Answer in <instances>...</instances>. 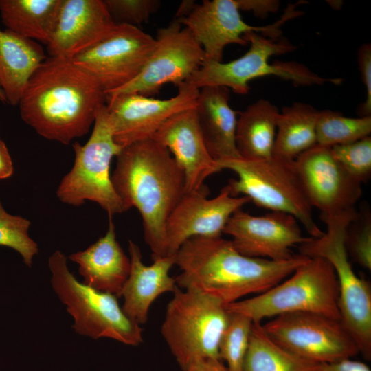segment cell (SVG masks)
<instances>
[{
	"mask_svg": "<svg viewBox=\"0 0 371 371\" xmlns=\"http://www.w3.org/2000/svg\"><path fill=\"white\" fill-rule=\"evenodd\" d=\"M294 164L311 206L321 215L355 208L362 194L361 184L337 161L330 147L317 144L300 154Z\"/></svg>",
	"mask_w": 371,
	"mask_h": 371,
	"instance_id": "cell-16",
	"label": "cell"
},
{
	"mask_svg": "<svg viewBox=\"0 0 371 371\" xmlns=\"http://www.w3.org/2000/svg\"><path fill=\"white\" fill-rule=\"evenodd\" d=\"M155 38V49L139 75L106 95L136 93L152 97L166 84L178 87L187 82L205 59L201 46L175 19L157 30Z\"/></svg>",
	"mask_w": 371,
	"mask_h": 371,
	"instance_id": "cell-14",
	"label": "cell"
},
{
	"mask_svg": "<svg viewBox=\"0 0 371 371\" xmlns=\"http://www.w3.org/2000/svg\"><path fill=\"white\" fill-rule=\"evenodd\" d=\"M30 225L28 219L6 212L0 201V245L16 251L29 267L38 251L36 243L28 234Z\"/></svg>",
	"mask_w": 371,
	"mask_h": 371,
	"instance_id": "cell-31",
	"label": "cell"
},
{
	"mask_svg": "<svg viewBox=\"0 0 371 371\" xmlns=\"http://www.w3.org/2000/svg\"><path fill=\"white\" fill-rule=\"evenodd\" d=\"M230 90L222 86L199 89L195 111L208 152L216 161L240 158L236 145L238 114L229 105Z\"/></svg>",
	"mask_w": 371,
	"mask_h": 371,
	"instance_id": "cell-23",
	"label": "cell"
},
{
	"mask_svg": "<svg viewBox=\"0 0 371 371\" xmlns=\"http://www.w3.org/2000/svg\"><path fill=\"white\" fill-rule=\"evenodd\" d=\"M229 313L228 324L219 344V357L226 362L229 371H243L253 321L243 314Z\"/></svg>",
	"mask_w": 371,
	"mask_h": 371,
	"instance_id": "cell-30",
	"label": "cell"
},
{
	"mask_svg": "<svg viewBox=\"0 0 371 371\" xmlns=\"http://www.w3.org/2000/svg\"><path fill=\"white\" fill-rule=\"evenodd\" d=\"M108 229L84 251L69 256L77 263L83 283L97 291L120 297L131 269V261L116 239L115 225L109 216Z\"/></svg>",
	"mask_w": 371,
	"mask_h": 371,
	"instance_id": "cell-22",
	"label": "cell"
},
{
	"mask_svg": "<svg viewBox=\"0 0 371 371\" xmlns=\"http://www.w3.org/2000/svg\"><path fill=\"white\" fill-rule=\"evenodd\" d=\"M151 139L166 147L183 169L186 192L199 190L209 176L221 171L207 150L195 109L170 117Z\"/></svg>",
	"mask_w": 371,
	"mask_h": 371,
	"instance_id": "cell-20",
	"label": "cell"
},
{
	"mask_svg": "<svg viewBox=\"0 0 371 371\" xmlns=\"http://www.w3.org/2000/svg\"><path fill=\"white\" fill-rule=\"evenodd\" d=\"M337 161L357 182H367L371 175V137L330 147Z\"/></svg>",
	"mask_w": 371,
	"mask_h": 371,
	"instance_id": "cell-32",
	"label": "cell"
},
{
	"mask_svg": "<svg viewBox=\"0 0 371 371\" xmlns=\"http://www.w3.org/2000/svg\"><path fill=\"white\" fill-rule=\"evenodd\" d=\"M73 148L74 165L57 188L58 199L73 206L91 201L111 216L128 210L117 193L110 173L111 160L122 148L114 139L106 104L97 112L87 142L83 145L75 142Z\"/></svg>",
	"mask_w": 371,
	"mask_h": 371,
	"instance_id": "cell-9",
	"label": "cell"
},
{
	"mask_svg": "<svg viewBox=\"0 0 371 371\" xmlns=\"http://www.w3.org/2000/svg\"><path fill=\"white\" fill-rule=\"evenodd\" d=\"M290 276L257 296L227 304V310L260 323L266 318L293 312L318 313L341 320L338 282L328 260L309 258Z\"/></svg>",
	"mask_w": 371,
	"mask_h": 371,
	"instance_id": "cell-6",
	"label": "cell"
},
{
	"mask_svg": "<svg viewBox=\"0 0 371 371\" xmlns=\"http://www.w3.org/2000/svg\"><path fill=\"white\" fill-rule=\"evenodd\" d=\"M115 24L137 27L159 8V0H104Z\"/></svg>",
	"mask_w": 371,
	"mask_h": 371,
	"instance_id": "cell-34",
	"label": "cell"
},
{
	"mask_svg": "<svg viewBox=\"0 0 371 371\" xmlns=\"http://www.w3.org/2000/svg\"><path fill=\"white\" fill-rule=\"evenodd\" d=\"M155 44V38L138 27L116 24L104 38L71 60L93 76L107 94L139 75Z\"/></svg>",
	"mask_w": 371,
	"mask_h": 371,
	"instance_id": "cell-13",
	"label": "cell"
},
{
	"mask_svg": "<svg viewBox=\"0 0 371 371\" xmlns=\"http://www.w3.org/2000/svg\"><path fill=\"white\" fill-rule=\"evenodd\" d=\"M280 113L271 102L260 99L238 113L236 145L241 158L272 157Z\"/></svg>",
	"mask_w": 371,
	"mask_h": 371,
	"instance_id": "cell-25",
	"label": "cell"
},
{
	"mask_svg": "<svg viewBox=\"0 0 371 371\" xmlns=\"http://www.w3.org/2000/svg\"><path fill=\"white\" fill-rule=\"evenodd\" d=\"M318 113L314 107L302 102L284 107L278 121L273 155L294 161L317 144Z\"/></svg>",
	"mask_w": 371,
	"mask_h": 371,
	"instance_id": "cell-27",
	"label": "cell"
},
{
	"mask_svg": "<svg viewBox=\"0 0 371 371\" xmlns=\"http://www.w3.org/2000/svg\"><path fill=\"white\" fill-rule=\"evenodd\" d=\"M243 38L250 45L244 55L228 63L205 60L186 82L199 89L207 86L225 87L236 93L244 95L249 91L251 80L267 76H277L302 86L339 85L342 82L339 78L322 77L302 63H270L271 56L297 48L286 38L273 39L255 32L245 34Z\"/></svg>",
	"mask_w": 371,
	"mask_h": 371,
	"instance_id": "cell-7",
	"label": "cell"
},
{
	"mask_svg": "<svg viewBox=\"0 0 371 371\" xmlns=\"http://www.w3.org/2000/svg\"><path fill=\"white\" fill-rule=\"evenodd\" d=\"M208 194L205 185L186 192L170 215L166 227L168 256H175L191 238L221 237L232 215L251 201L246 196H232L226 186L212 199Z\"/></svg>",
	"mask_w": 371,
	"mask_h": 371,
	"instance_id": "cell-17",
	"label": "cell"
},
{
	"mask_svg": "<svg viewBox=\"0 0 371 371\" xmlns=\"http://www.w3.org/2000/svg\"><path fill=\"white\" fill-rule=\"evenodd\" d=\"M346 246L355 260L371 269V214L362 209L349 223L346 234Z\"/></svg>",
	"mask_w": 371,
	"mask_h": 371,
	"instance_id": "cell-33",
	"label": "cell"
},
{
	"mask_svg": "<svg viewBox=\"0 0 371 371\" xmlns=\"http://www.w3.org/2000/svg\"><path fill=\"white\" fill-rule=\"evenodd\" d=\"M116 158L113 186L128 209L140 214L152 260L168 256L166 227L186 193L183 169L151 138L122 148Z\"/></svg>",
	"mask_w": 371,
	"mask_h": 371,
	"instance_id": "cell-3",
	"label": "cell"
},
{
	"mask_svg": "<svg viewBox=\"0 0 371 371\" xmlns=\"http://www.w3.org/2000/svg\"><path fill=\"white\" fill-rule=\"evenodd\" d=\"M0 101L3 103H7L5 96L1 89H0Z\"/></svg>",
	"mask_w": 371,
	"mask_h": 371,
	"instance_id": "cell-41",
	"label": "cell"
},
{
	"mask_svg": "<svg viewBox=\"0 0 371 371\" xmlns=\"http://www.w3.org/2000/svg\"><path fill=\"white\" fill-rule=\"evenodd\" d=\"M371 133V116L349 117L331 110L319 111L316 123L317 144L332 147L348 144Z\"/></svg>",
	"mask_w": 371,
	"mask_h": 371,
	"instance_id": "cell-29",
	"label": "cell"
},
{
	"mask_svg": "<svg viewBox=\"0 0 371 371\" xmlns=\"http://www.w3.org/2000/svg\"><path fill=\"white\" fill-rule=\"evenodd\" d=\"M357 63L361 74V80L366 89V98L358 109L361 117L371 115V45L370 43L363 44L357 52Z\"/></svg>",
	"mask_w": 371,
	"mask_h": 371,
	"instance_id": "cell-35",
	"label": "cell"
},
{
	"mask_svg": "<svg viewBox=\"0 0 371 371\" xmlns=\"http://www.w3.org/2000/svg\"><path fill=\"white\" fill-rule=\"evenodd\" d=\"M239 10L249 11L258 17L264 18L276 12L280 5L278 0H236Z\"/></svg>",
	"mask_w": 371,
	"mask_h": 371,
	"instance_id": "cell-36",
	"label": "cell"
},
{
	"mask_svg": "<svg viewBox=\"0 0 371 371\" xmlns=\"http://www.w3.org/2000/svg\"><path fill=\"white\" fill-rule=\"evenodd\" d=\"M355 208L333 215H320L327 230L299 245L300 254L321 257L334 269L339 285L341 322L355 339L365 359H371V289L354 271L346 246L347 227L356 216Z\"/></svg>",
	"mask_w": 371,
	"mask_h": 371,
	"instance_id": "cell-4",
	"label": "cell"
},
{
	"mask_svg": "<svg viewBox=\"0 0 371 371\" xmlns=\"http://www.w3.org/2000/svg\"><path fill=\"white\" fill-rule=\"evenodd\" d=\"M220 170H231L237 179L226 185L233 196H246L258 207L294 216L311 237L324 234L313 216L311 206L294 161L272 155L267 159L236 158L216 161Z\"/></svg>",
	"mask_w": 371,
	"mask_h": 371,
	"instance_id": "cell-5",
	"label": "cell"
},
{
	"mask_svg": "<svg viewBox=\"0 0 371 371\" xmlns=\"http://www.w3.org/2000/svg\"><path fill=\"white\" fill-rule=\"evenodd\" d=\"M47 58L38 42L0 29V89L17 106L33 73Z\"/></svg>",
	"mask_w": 371,
	"mask_h": 371,
	"instance_id": "cell-24",
	"label": "cell"
},
{
	"mask_svg": "<svg viewBox=\"0 0 371 371\" xmlns=\"http://www.w3.org/2000/svg\"><path fill=\"white\" fill-rule=\"evenodd\" d=\"M243 371H321V363L295 355L275 342L253 322Z\"/></svg>",
	"mask_w": 371,
	"mask_h": 371,
	"instance_id": "cell-28",
	"label": "cell"
},
{
	"mask_svg": "<svg viewBox=\"0 0 371 371\" xmlns=\"http://www.w3.org/2000/svg\"><path fill=\"white\" fill-rule=\"evenodd\" d=\"M229 313L218 299L193 289L177 287L167 305L161 333L179 367L218 359V347Z\"/></svg>",
	"mask_w": 371,
	"mask_h": 371,
	"instance_id": "cell-8",
	"label": "cell"
},
{
	"mask_svg": "<svg viewBox=\"0 0 371 371\" xmlns=\"http://www.w3.org/2000/svg\"><path fill=\"white\" fill-rule=\"evenodd\" d=\"M128 252L131 269L120 294L124 297L122 309L133 322L144 324L153 302L163 293H173L177 287L175 279L169 275L175 256L159 258L146 265L139 247L131 240Z\"/></svg>",
	"mask_w": 371,
	"mask_h": 371,
	"instance_id": "cell-21",
	"label": "cell"
},
{
	"mask_svg": "<svg viewBox=\"0 0 371 371\" xmlns=\"http://www.w3.org/2000/svg\"><path fill=\"white\" fill-rule=\"evenodd\" d=\"M14 166L11 156L4 142L0 137V180L12 175Z\"/></svg>",
	"mask_w": 371,
	"mask_h": 371,
	"instance_id": "cell-39",
	"label": "cell"
},
{
	"mask_svg": "<svg viewBox=\"0 0 371 371\" xmlns=\"http://www.w3.org/2000/svg\"><path fill=\"white\" fill-rule=\"evenodd\" d=\"M60 0H0L6 29L45 45L52 34Z\"/></svg>",
	"mask_w": 371,
	"mask_h": 371,
	"instance_id": "cell-26",
	"label": "cell"
},
{
	"mask_svg": "<svg viewBox=\"0 0 371 371\" xmlns=\"http://www.w3.org/2000/svg\"><path fill=\"white\" fill-rule=\"evenodd\" d=\"M308 258L300 254L281 261L251 258L221 236L193 237L175 255V265L181 271L175 279L178 287L210 295L227 305L268 291Z\"/></svg>",
	"mask_w": 371,
	"mask_h": 371,
	"instance_id": "cell-2",
	"label": "cell"
},
{
	"mask_svg": "<svg viewBox=\"0 0 371 371\" xmlns=\"http://www.w3.org/2000/svg\"><path fill=\"white\" fill-rule=\"evenodd\" d=\"M321 371H371V370L365 363L350 358L332 363H321Z\"/></svg>",
	"mask_w": 371,
	"mask_h": 371,
	"instance_id": "cell-37",
	"label": "cell"
},
{
	"mask_svg": "<svg viewBox=\"0 0 371 371\" xmlns=\"http://www.w3.org/2000/svg\"><path fill=\"white\" fill-rule=\"evenodd\" d=\"M278 344L306 359L332 363L350 359L359 348L341 320L310 312L278 315L262 324Z\"/></svg>",
	"mask_w": 371,
	"mask_h": 371,
	"instance_id": "cell-11",
	"label": "cell"
},
{
	"mask_svg": "<svg viewBox=\"0 0 371 371\" xmlns=\"http://www.w3.org/2000/svg\"><path fill=\"white\" fill-rule=\"evenodd\" d=\"M186 371H229L221 359L205 358L192 363Z\"/></svg>",
	"mask_w": 371,
	"mask_h": 371,
	"instance_id": "cell-38",
	"label": "cell"
},
{
	"mask_svg": "<svg viewBox=\"0 0 371 371\" xmlns=\"http://www.w3.org/2000/svg\"><path fill=\"white\" fill-rule=\"evenodd\" d=\"M106 101L100 85L71 59L49 56L29 79L17 106L38 135L68 144L89 133Z\"/></svg>",
	"mask_w": 371,
	"mask_h": 371,
	"instance_id": "cell-1",
	"label": "cell"
},
{
	"mask_svg": "<svg viewBox=\"0 0 371 371\" xmlns=\"http://www.w3.org/2000/svg\"><path fill=\"white\" fill-rule=\"evenodd\" d=\"M223 233L232 236V245L241 254L276 261L295 254L291 248L308 241L302 234L297 220L291 214L271 212L254 216L240 209L226 224Z\"/></svg>",
	"mask_w": 371,
	"mask_h": 371,
	"instance_id": "cell-18",
	"label": "cell"
},
{
	"mask_svg": "<svg viewBox=\"0 0 371 371\" xmlns=\"http://www.w3.org/2000/svg\"><path fill=\"white\" fill-rule=\"evenodd\" d=\"M48 266L52 288L73 317L76 332L94 339L107 337L129 346L143 342L142 328L125 315L117 297L78 281L69 271L64 254L54 251Z\"/></svg>",
	"mask_w": 371,
	"mask_h": 371,
	"instance_id": "cell-10",
	"label": "cell"
},
{
	"mask_svg": "<svg viewBox=\"0 0 371 371\" xmlns=\"http://www.w3.org/2000/svg\"><path fill=\"white\" fill-rule=\"evenodd\" d=\"M115 25L103 0H60L46 45L48 54L73 59L104 38Z\"/></svg>",
	"mask_w": 371,
	"mask_h": 371,
	"instance_id": "cell-19",
	"label": "cell"
},
{
	"mask_svg": "<svg viewBox=\"0 0 371 371\" xmlns=\"http://www.w3.org/2000/svg\"><path fill=\"white\" fill-rule=\"evenodd\" d=\"M177 89V95L164 100L136 93L106 95L115 142L124 148L150 139L170 117L195 109L199 89L186 82Z\"/></svg>",
	"mask_w": 371,
	"mask_h": 371,
	"instance_id": "cell-15",
	"label": "cell"
},
{
	"mask_svg": "<svg viewBox=\"0 0 371 371\" xmlns=\"http://www.w3.org/2000/svg\"><path fill=\"white\" fill-rule=\"evenodd\" d=\"M299 4H289L278 21L265 26L246 23L236 0H204L195 3L186 16L175 20L187 28L201 46L205 60L222 62L224 49L228 45L249 44L243 38L247 32H258L273 39L282 37L281 27L302 14L295 10Z\"/></svg>",
	"mask_w": 371,
	"mask_h": 371,
	"instance_id": "cell-12",
	"label": "cell"
},
{
	"mask_svg": "<svg viewBox=\"0 0 371 371\" xmlns=\"http://www.w3.org/2000/svg\"><path fill=\"white\" fill-rule=\"evenodd\" d=\"M194 4V1H183L177 11L176 19L186 16L192 10Z\"/></svg>",
	"mask_w": 371,
	"mask_h": 371,
	"instance_id": "cell-40",
	"label": "cell"
}]
</instances>
